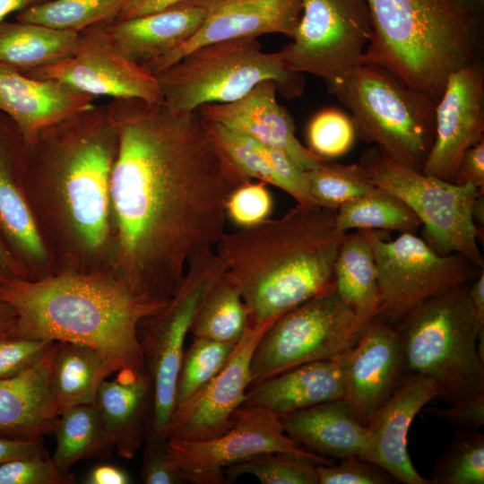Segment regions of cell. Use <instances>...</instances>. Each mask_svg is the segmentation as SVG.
<instances>
[{"mask_svg": "<svg viewBox=\"0 0 484 484\" xmlns=\"http://www.w3.org/2000/svg\"><path fill=\"white\" fill-rule=\"evenodd\" d=\"M47 1L48 0H0V22L11 13H17Z\"/></svg>", "mask_w": 484, "mask_h": 484, "instance_id": "54", "label": "cell"}, {"mask_svg": "<svg viewBox=\"0 0 484 484\" xmlns=\"http://www.w3.org/2000/svg\"><path fill=\"white\" fill-rule=\"evenodd\" d=\"M436 398L435 383L420 375H406L393 392L371 416L360 458L367 460L404 484H431L412 464L407 437L416 414Z\"/></svg>", "mask_w": 484, "mask_h": 484, "instance_id": "21", "label": "cell"}, {"mask_svg": "<svg viewBox=\"0 0 484 484\" xmlns=\"http://www.w3.org/2000/svg\"><path fill=\"white\" fill-rule=\"evenodd\" d=\"M343 356L306 363L255 384L243 404L265 408L280 418L344 398Z\"/></svg>", "mask_w": 484, "mask_h": 484, "instance_id": "26", "label": "cell"}, {"mask_svg": "<svg viewBox=\"0 0 484 484\" xmlns=\"http://www.w3.org/2000/svg\"><path fill=\"white\" fill-rule=\"evenodd\" d=\"M484 70L480 60L454 72L436 104L435 137L423 172L453 183L464 152L484 139Z\"/></svg>", "mask_w": 484, "mask_h": 484, "instance_id": "17", "label": "cell"}, {"mask_svg": "<svg viewBox=\"0 0 484 484\" xmlns=\"http://www.w3.org/2000/svg\"><path fill=\"white\" fill-rule=\"evenodd\" d=\"M318 484H391L398 482L382 467L353 456L338 464L317 465Z\"/></svg>", "mask_w": 484, "mask_h": 484, "instance_id": "44", "label": "cell"}, {"mask_svg": "<svg viewBox=\"0 0 484 484\" xmlns=\"http://www.w3.org/2000/svg\"><path fill=\"white\" fill-rule=\"evenodd\" d=\"M279 419L290 438L314 454L333 460L361 454L366 426L345 398L324 402Z\"/></svg>", "mask_w": 484, "mask_h": 484, "instance_id": "27", "label": "cell"}, {"mask_svg": "<svg viewBox=\"0 0 484 484\" xmlns=\"http://www.w3.org/2000/svg\"><path fill=\"white\" fill-rule=\"evenodd\" d=\"M314 462L281 452L258 454L224 470L227 481L252 475L263 484H318Z\"/></svg>", "mask_w": 484, "mask_h": 484, "instance_id": "40", "label": "cell"}, {"mask_svg": "<svg viewBox=\"0 0 484 484\" xmlns=\"http://www.w3.org/2000/svg\"><path fill=\"white\" fill-rule=\"evenodd\" d=\"M346 233L336 211L297 203L279 218L225 232L215 252L246 305V326L271 325L335 290L333 267Z\"/></svg>", "mask_w": 484, "mask_h": 484, "instance_id": "3", "label": "cell"}, {"mask_svg": "<svg viewBox=\"0 0 484 484\" xmlns=\"http://www.w3.org/2000/svg\"><path fill=\"white\" fill-rule=\"evenodd\" d=\"M224 270L215 249L200 255L190 263L167 305L139 324L138 339L152 385L151 427L163 436L168 437L175 410L176 386L186 335L203 296Z\"/></svg>", "mask_w": 484, "mask_h": 484, "instance_id": "11", "label": "cell"}, {"mask_svg": "<svg viewBox=\"0 0 484 484\" xmlns=\"http://www.w3.org/2000/svg\"><path fill=\"white\" fill-rule=\"evenodd\" d=\"M431 484H483L484 435L478 428H459L428 478Z\"/></svg>", "mask_w": 484, "mask_h": 484, "instance_id": "38", "label": "cell"}, {"mask_svg": "<svg viewBox=\"0 0 484 484\" xmlns=\"http://www.w3.org/2000/svg\"><path fill=\"white\" fill-rule=\"evenodd\" d=\"M12 279H28V277L9 252L0 234V284Z\"/></svg>", "mask_w": 484, "mask_h": 484, "instance_id": "53", "label": "cell"}, {"mask_svg": "<svg viewBox=\"0 0 484 484\" xmlns=\"http://www.w3.org/2000/svg\"><path fill=\"white\" fill-rule=\"evenodd\" d=\"M96 97L63 82L35 79L0 64V111L26 143L48 127L92 108Z\"/></svg>", "mask_w": 484, "mask_h": 484, "instance_id": "23", "label": "cell"}, {"mask_svg": "<svg viewBox=\"0 0 484 484\" xmlns=\"http://www.w3.org/2000/svg\"><path fill=\"white\" fill-rule=\"evenodd\" d=\"M131 478L123 469L113 464H99L86 475L83 483L87 484H129Z\"/></svg>", "mask_w": 484, "mask_h": 484, "instance_id": "50", "label": "cell"}, {"mask_svg": "<svg viewBox=\"0 0 484 484\" xmlns=\"http://www.w3.org/2000/svg\"><path fill=\"white\" fill-rule=\"evenodd\" d=\"M164 103L179 113L234 101L260 82L272 80L286 98L301 95L302 73L288 70L278 51L262 50L256 38L215 42L193 49L157 73Z\"/></svg>", "mask_w": 484, "mask_h": 484, "instance_id": "8", "label": "cell"}, {"mask_svg": "<svg viewBox=\"0 0 484 484\" xmlns=\"http://www.w3.org/2000/svg\"><path fill=\"white\" fill-rule=\"evenodd\" d=\"M292 38L278 54L285 67L324 80L327 87L362 63L373 34L367 0H301Z\"/></svg>", "mask_w": 484, "mask_h": 484, "instance_id": "14", "label": "cell"}, {"mask_svg": "<svg viewBox=\"0 0 484 484\" xmlns=\"http://www.w3.org/2000/svg\"><path fill=\"white\" fill-rule=\"evenodd\" d=\"M16 313L13 335L91 346L123 367L146 371L138 339L145 317L166 305L142 301L106 273L57 272L0 284Z\"/></svg>", "mask_w": 484, "mask_h": 484, "instance_id": "4", "label": "cell"}, {"mask_svg": "<svg viewBox=\"0 0 484 484\" xmlns=\"http://www.w3.org/2000/svg\"><path fill=\"white\" fill-rule=\"evenodd\" d=\"M203 121L218 148L246 177L281 188L297 203L315 204L306 171L287 153L220 124Z\"/></svg>", "mask_w": 484, "mask_h": 484, "instance_id": "29", "label": "cell"}, {"mask_svg": "<svg viewBox=\"0 0 484 484\" xmlns=\"http://www.w3.org/2000/svg\"><path fill=\"white\" fill-rule=\"evenodd\" d=\"M277 91L273 81L265 80L234 101L204 104L198 111L207 121L284 151L305 171L314 169L326 160L297 138L293 120L276 99Z\"/></svg>", "mask_w": 484, "mask_h": 484, "instance_id": "22", "label": "cell"}, {"mask_svg": "<svg viewBox=\"0 0 484 484\" xmlns=\"http://www.w3.org/2000/svg\"><path fill=\"white\" fill-rule=\"evenodd\" d=\"M27 144L25 191L55 273L108 274L118 140L105 104L48 127Z\"/></svg>", "mask_w": 484, "mask_h": 484, "instance_id": "2", "label": "cell"}, {"mask_svg": "<svg viewBox=\"0 0 484 484\" xmlns=\"http://www.w3.org/2000/svg\"><path fill=\"white\" fill-rule=\"evenodd\" d=\"M120 368L119 361L96 348L54 341L49 384L57 414L71 406L94 403L100 385Z\"/></svg>", "mask_w": 484, "mask_h": 484, "instance_id": "30", "label": "cell"}, {"mask_svg": "<svg viewBox=\"0 0 484 484\" xmlns=\"http://www.w3.org/2000/svg\"><path fill=\"white\" fill-rule=\"evenodd\" d=\"M167 451L174 469L185 483H228L224 470L266 452H281L331 465L333 459L299 445L284 431L277 416L265 408L242 404L226 428L203 439L168 437Z\"/></svg>", "mask_w": 484, "mask_h": 484, "instance_id": "13", "label": "cell"}, {"mask_svg": "<svg viewBox=\"0 0 484 484\" xmlns=\"http://www.w3.org/2000/svg\"><path fill=\"white\" fill-rule=\"evenodd\" d=\"M53 342L34 366L0 380V435L37 439L53 433L58 417L49 384Z\"/></svg>", "mask_w": 484, "mask_h": 484, "instance_id": "28", "label": "cell"}, {"mask_svg": "<svg viewBox=\"0 0 484 484\" xmlns=\"http://www.w3.org/2000/svg\"><path fill=\"white\" fill-rule=\"evenodd\" d=\"M334 286L341 299L367 326L378 313L377 269L370 240V229L346 233L333 267Z\"/></svg>", "mask_w": 484, "mask_h": 484, "instance_id": "31", "label": "cell"}, {"mask_svg": "<svg viewBox=\"0 0 484 484\" xmlns=\"http://www.w3.org/2000/svg\"><path fill=\"white\" fill-rule=\"evenodd\" d=\"M345 399L367 426L404 377L401 341L394 324L375 317L344 353Z\"/></svg>", "mask_w": 484, "mask_h": 484, "instance_id": "20", "label": "cell"}, {"mask_svg": "<svg viewBox=\"0 0 484 484\" xmlns=\"http://www.w3.org/2000/svg\"><path fill=\"white\" fill-rule=\"evenodd\" d=\"M428 412L459 428H480L484 425V395Z\"/></svg>", "mask_w": 484, "mask_h": 484, "instance_id": "47", "label": "cell"}, {"mask_svg": "<svg viewBox=\"0 0 484 484\" xmlns=\"http://www.w3.org/2000/svg\"><path fill=\"white\" fill-rule=\"evenodd\" d=\"M189 0H130L117 20L139 17Z\"/></svg>", "mask_w": 484, "mask_h": 484, "instance_id": "51", "label": "cell"}, {"mask_svg": "<svg viewBox=\"0 0 484 484\" xmlns=\"http://www.w3.org/2000/svg\"><path fill=\"white\" fill-rule=\"evenodd\" d=\"M468 300L478 324L484 327V269L469 284Z\"/></svg>", "mask_w": 484, "mask_h": 484, "instance_id": "52", "label": "cell"}, {"mask_svg": "<svg viewBox=\"0 0 484 484\" xmlns=\"http://www.w3.org/2000/svg\"><path fill=\"white\" fill-rule=\"evenodd\" d=\"M53 433L56 447L52 458L65 471L82 460L108 458L115 449L94 403L64 410L56 419Z\"/></svg>", "mask_w": 484, "mask_h": 484, "instance_id": "33", "label": "cell"}, {"mask_svg": "<svg viewBox=\"0 0 484 484\" xmlns=\"http://www.w3.org/2000/svg\"><path fill=\"white\" fill-rule=\"evenodd\" d=\"M16 313L6 302L0 300V337L12 334L16 324Z\"/></svg>", "mask_w": 484, "mask_h": 484, "instance_id": "55", "label": "cell"}, {"mask_svg": "<svg viewBox=\"0 0 484 484\" xmlns=\"http://www.w3.org/2000/svg\"><path fill=\"white\" fill-rule=\"evenodd\" d=\"M484 193H480L476 198L472 208V219L475 224L483 227L484 224Z\"/></svg>", "mask_w": 484, "mask_h": 484, "instance_id": "56", "label": "cell"}, {"mask_svg": "<svg viewBox=\"0 0 484 484\" xmlns=\"http://www.w3.org/2000/svg\"><path fill=\"white\" fill-rule=\"evenodd\" d=\"M365 328L335 290L303 302L277 318L259 340L251 361L250 386L298 366L345 353Z\"/></svg>", "mask_w": 484, "mask_h": 484, "instance_id": "10", "label": "cell"}, {"mask_svg": "<svg viewBox=\"0 0 484 484\" xmlns=\"http://www.w3.org/2000/svg\"><path fill=\"white\" fill-rule=\"evenodd\" d=\"M204 20L185 43L143 67L153 75L204 45L281 33L293 38L302 13L301 0H192Z\"/></svg>", "mask_w": 484, "mask_h": 484, "instance_id": "19", "label": "cell"}, {"mask_svg": "<svg viewBox=\"0 0 484 484\" xmlns=\"http://www.w3.org/2000/svg\"><path fill=\"white\" fill-rule=\"evenodd\" d=\"M270 325L246 326L224 367L184 404L175 409L167 436L203 439L222 432L245 400L251 384L254 350Z\"/></svg>", "mask_w": 484, "mask_h": 484, "instance_id": "18", "label": "cell"}, {"mask_svg": "<svg viewBox=\"0 0 484 484\" xmlns=\"http://www.w3.org/2000/svg\"><path fill=\"white\" fill-rule=\"evenodd\" d=\"M130 0H48L15 13L17 21L80 32L118 18Z\"/></svg>", "mask_w": 484, "mask_h": 484, "instance_id": "36", "label": "cell"}, {"mask_svg": "<svg viewBox=\"0 0 484 484\" xmlns=\"http://www.w3.org/2000/svg\"><path fill=\"white\" fill-rule=\"evenodd\" d=\"M336 221L346 232L376 229L416 234L421 227L418 216L401 199L378 186L339 207Z\"/></svg>", "mask_w": 484, "mask_h": 484, "instance_id": "35", "label": "cell"}, {"mask_svg": "<svg viewBox=\"0 0 484 484\" xmlns=\"http://www.w3.org/2000/svg\"><path fill=\"white\" fill-rule=\"evenodd\" d=\"M235 346L233 343L194 337L182 357L175 409L187 402L224 367Z\"/></svg>", "mask_w": 484, "mask_h": 484, "instance_id": "39", "label": "cell"}, {"mask_svg": "<svg viewBox=\"0 0 484 484\" xmlns=\"http://www.w3.org/2000/svg\"><path fill=\"white\" fill-rule=\"evenodd\" d=\"M94 404L117 454L134 458L152 419V385L147 372L120 368L100 385Z\"/></svg>", "mask_w": 484, "mask_h": 484, "instance_id": "24", "label": "cell"}, {"mask_svg": "<svg viewBox=\"0 0 484 484\" xmlns=\"http://www.w3.org/2000/svg\"><path fill=\"white\" fill-rule=\"evenodd\" d=\"M309 149L317 156L333 160L353 146L356 133L351 118L337 108H326L314 116L307 126Z\"/></svg>", "mask_w": 484, "mask_h": 484, "instance_id": "41", "label": "cell"}, {"mask_svg": "<svg viewBox=\"0 0 484 484\" xmlns=\"http://www.w3.org/2000/svg\"><path fill=\"white\" fill-rule=\"evenodd\" d=\"M73 474L60 469L53 458L18 459L0 465V484H73Z\"/></svg>", "mask_w": 484, "mask_h": 484, "instance_id": "43", "label": "cell"}, {"mask_svg": "<svg viewBox=\"0 0 484 484\" xmlns=\"http://www.w3.org/2000/svg\"><path fill=\"white\" fill-rule=\"evenodd\" d=\"M168 437L156 433L151 425L143 441L140 475L145 484H182L180 474L172 466L167 451Z\"/></svg>", "mask_w": 484, "mask_h": 484, "instance_id": "46", "label": "cell"}, {"mask_svg": "<svg viewBox=\"0 0 484 484\" xmlns=\"http://www.w3.org/2000/svg\"><path fill=\"white\" fill-rule=\"evenodd\" d=\"M79 32L41 24L0 22V64L22 73L48 66L74 53Z\"/></svg>", "mask_w": 484, "mask_h": 484, "instance_id": "32", "label": "cell"}, {"mask_svg": "<svg viewBox=\"0 0 484 484\" xmlns=\"http://www.w3.org/2000/svg\"><path fill=\"white\" fill-rule=\"evenodd\" d=\"M54 341L13 334L0 337V380L15 376L38 363Z\"/></svg>", "mask_w": 484, "mask_h": 484, "instance_id": "45", "label": "cell"}, {"mask_svg": "<svg viewBox=\"0 0 484 484\" xmlns=\"http://www.w3.org/2000/svg\"><path fill=\"white\" fill-rule=\"evenodd\" d=\"M462 9L476 16L482 8L483 0H454Z\"/></svg>", "mask_w": 484, "mask_h": 484, "instance_id": "57", "label": "cell"}, {"mask_svg": "<svg viewBox=\"0 0 484 484\" xmlns=\"http://www.w3.org/2000/svg\"><path fill=\"white\" fill-rule=\"evenodd\" d=\"M48 457L42 438L23 439L0 435V465L18 459Z\"/></svg>", "mask_w": 484, "mask_h": 484, "instance_id": "49", "label": "cell"}, {"mask_svg": "<svg viewBox=\"0 0 484 484\" xmlns=\"http://www.w3.org/2000/svg\"><path fill=\"white\" fill-rule=\"evenodd\" d=\"M351 113L356 137L423 172L435 137L436 102L389 69L362 62L328 87Z\"/></svg>", "mask_w": 484, "mask_h": 484, "instance_id": "7", "label": "cell"}, {"mask_svg": "<svg viewBox=\"0 0 484 484\" xmlns=\"http://www.w3.org/2000/svg\"><path fill=\"white\" fill-rule=\"evenodd\" d=\"M469 283L430 297L396 324L404 374L431 379L447 404L484 395L480 327L468 300Z\"/></svg>", "mask_w": 484, "mask_h": 484, "instance_id": "6", "label": "cell"}, {"mask_svg": "<svg viewBox=\"0 0 484 484\" xmlns=\"http://www.w3.org/2000/svg\"><path fill=\"white\" fill-rule=\"evenodd\" d=\"M203 20V9L189 0L104 25L115 46L127 58L144 66L185 43Z\"/></svg>", "mask_w": 484, "mask_h": 484, "instance_id": "25", "label": "cell"}, {"mask_svg": "<svg viewBox=\"0 0 484 484\" xmlns=\"http://www.w3.org/2000/svg\"><path fill=\"white\" fill-rule=\"evenodd\" d=\"M306 175L315 203L334 211L376 186L359 162L342 164L326 160Z\"/></svg>", "mask_w": 484, "mask_h": 484, "instance_id": "37", "label": "cell"}, {"mask_svg": "<svg viewBox=\"0 0 484 484\" xmlns=\"http://www.w3.org/2000/svg\"><path fill=\"white\" fill-rule=\"evenodd\" d=\"M272 207L266 184L251 180L237 187L228 198L227 219L239 228L254 226L268 219Z\"/></svg>", "mask_w": 484, "mask_h": 484, "instance_id": "42", "label": "cell"}, {"mask_svg": "<svg viewBox=\"0 0 484 484\" xmlns=\"http://www.w3.org/2000/svg\"><path fill=\"white\" fill-rule=\"evenodd\" d=\"M23 74L63 82L96 98L164 101L156 76L115 46L104 23L80 31L74 53L69 58Z\"/></svg>", "mask_w": 484, "mask_h": 484, "instance_id": "15", "label": "cell"}, {"mask_svg": "<svg viewBox=\"0 0 484 484\" xmlns=\"http://www.w3.org/2000/svg\"><path fill=\"white\" fill-rule=\"evenodd\" d=\"M374 184L401 199L419 219L423 239L442 255L458 254L483 269L480 229L472 219L474 202L483 190L456 185L394 162L376 146L358 161Z\"/></svg>", "mask_w": 484, "mask_h": 484, "instance_id": "9", "label": "cell"}, {"mask_svg": "<svg viewBox=\"0 0 484 484\" xmlns=\"http://www.w3.org/2000/svg\"><path fill=\"white\" fill-rule=\"evenodd\" d=\"M373 34L362 62L380 65L436 103L475 58V16L454 0H367Z\"/></svg>", "mask_w": 484, "mask_h": 484, "instance_id": "5", "label": "cell"}, {"mask_svg": "<svg viewBox=\"0 0 484 484\" xmlns=\"http://www.w3.org/2000/svg\"><path fill=\"white\" fill-rule=\"evenodd\" d=\"M386 232L370 229L379 287L376 317L394 325L425 299L471 282L484 269L461 255L436 252L414 233L387 239Z\"/></svg>", "mask_w": 484, "mask_h": 484, "instance_id": "12", "label": "cell"}, {"mask_svg": "<svg viewBox=\"0 0 484 484\" xmlns=\"http://www.w3.org/2000/svg\"><path fill=\"white\" fill-rule=\"evenodd\" d=\"M246 325V305L224 270L203 296L189 333L193 337L237 344Z\"/></svg>", "mask_w": 484, "mask_h": 484, "instance_id": "34", "label": "cell"}, {"mask_svg": "<svg viewBox=\"0 0 484 484\" xmlns=\"http://www.w3.org/2000/svg\"><path fill=\"white\" fill-rule=\"evenodd\" d=\"M454 184H471L484 191V139L469 148L456 169Z\"/></svg>", "mask_w": 484, "mask_h": 484, "instance_id": "48", "label": "cell"}, {"mask_svg": "<svg viewBox=\"0 0 484 484\" xmlns=\"http://www.w3.org/2000/svg\"><path fill=\"white\" fill-rule=\"evenodd\" d=\"M28 144L17 125L0 111V234L28 279L55 273L25 191Z\"/></svg>", "mask_w": 484, "mask_h": 484, "instance_id": "16", "label": "cell"}, {"mask_svg": "<svg viewBox=\"0 0 484 484\" xmlns=\"http://www.w3.org/2000/svg\"><path fill=\"white\" fill-rule=\"evenodd\" d=\"M118 149L110 177L108 275L134 298L168 303L190 263L226 232V203L252 179L210 137L198 109L164 101L105 104Z\"/></svg>", "mask_w": 484, "mask_h": 484, "instance_id": "1", "label": "cell"}]
</instances>
